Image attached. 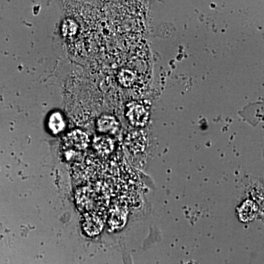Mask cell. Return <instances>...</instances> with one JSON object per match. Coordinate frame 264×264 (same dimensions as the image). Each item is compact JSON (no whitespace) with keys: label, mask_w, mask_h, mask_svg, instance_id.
<instances>
[{"label":"cell","mask_w":264,"mask_h":264,"mask_svg":"<svg viewBox=\"0 0 264 264\" xmlns=\"http://www.w3.org/2000/svg\"><path fill=\"white\" fill-rule=\"evenodd\" d=\"M104 228L102 220L97 215L87 214L82 219V228L88 236H98Z\"/></svg>","instance_id":"1"},{"label":"cell","mask_w":264,"mask_h":264,"mask_svg":"<svg viewBox=\"0 0 264 264\" xmlns=\"http://www.w3.org/2000/svg\"><path fill=\"white\" fill-rule=\"evenodd\" d=\"M94 147L99 153L106 155L113 151L114 148V144L113 140L106 137H99L95 139Z\"/></svg>","instance_id":"6"},{"label":"cell","mask_w":264,"mask_h":264,"mask_svg":"<svg viewBox=\"0 0 264 264\" xmlns=\"http://www.w3.org/2000/svg\"><path fill=\"white\" fill-rule=\"evenodd\" d=\"M98 130L102 133H115L118 129V123L114 118L106 116L100 118L98 121Z\"/></svg>","instance_id":"7"},{"label":"cell","mask_w":264,"mask_h":264,"mask_svg":"<svg viewBox=\"0 0 264 264\" xmlns=\"http://www.w3.org/2000/svg\"><path fill=\"white\" fill-rule=\"evenodd\" d=\"M127 146L133 152L143 151L145 147V137L141 132H133L127 138Z\"/></svg>","instance_id":"4"},{"label":"cell","mask_w":264,"mask_h":264,"mask_svg":"<svg viewBox=\"0 0 264 264\" xmlns=\"http://www.w3.org/2000/svg\"><path fill=\"white\" fill-rule=\"evenodd\" d=\"M258 212V206L252 200H247L238 208V214L243 223L253 221Z\"/></svg>","instance_id":"3"},{"label":"cell","mask_w":264,"mask_h":264,"mask_svg":"<svg viewBox=\"0 0 264 264\" xmlns=\"http://www.w3.org/2000/svg\"><path fill=\"white\" fill-rule=\"evenodd\" d=\"M67 142L74 148L82 150L87 146L88 138L84 132L76 130L68 135Z\"/></svg>","instance_id":"5"},{"label":"cell","mask_w":264,"mask_h":264,"mask_svg":"<svg viewBox=\"0 0 264 264\" xmlns=\"http://www.w3.org/2000/svg\"><path fill=\"white\" fill-rule=\"evenodd\" d=\"M127 209L122 206H116L110 210L108 224L114 231L121 229L124 227L127 220Z\"/></svg>","instance_id":"2"},{"label":"cell","mask_w":264,"mask_h":264,"mask_svg":"<svg viewBox=\"0 0 264 264\" xmlns=\"http://www.w3.org/2000/svg\"><path fill=\"white\" fill-rule=\"evenodd\" d=\"M49 127L50 131L55 135L63 131L65 127L63 116L60 113H55L51 115L50 121H49Z\"/></svg>","instance_id":"8"}]
</instances>
